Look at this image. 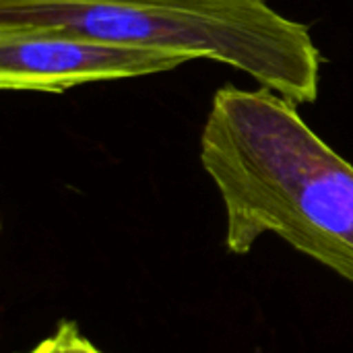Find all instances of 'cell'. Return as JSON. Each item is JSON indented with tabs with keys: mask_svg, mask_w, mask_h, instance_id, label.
Masks as SVG:
<instances>
[{
	"mask_svg": "<svg viewBox=\"0 0 353 353\" xmlns=\"http://www.w3.org/2000/svg\"><path fill=\"white\" fill-rule=\"evenodd\" d=\"M0 29L66 31L211 58L294 103L319 99L323 56L308 25L267 0H0Z\"/></svg>",
	"mask_w": 353,
	"mask_h": 353,
	"instance_id": "obj_2",
	"label": "cell"
},
{
	"mask_svg": "<svg viewBox=\"0 0 353 353\" xmlns=\"http://www.w3.org/2000/svg\"><path fill=\"white\" fill-rule=\"evenodd\" d=\"M64 337H66V350L68 353H103L99 347H95L87 337L81 335V331L77 329L74 323H60Z\"/></svg>",
	"mask_w": 353,
	"mask_h": 353,
	"instance_id": "obj_4",
	"label": "cell"
},
{
	"mask_svg": "<svg viewBox=\"0 0 353 353\" xmlns=\"http://www.w3.org/2000/svg\"><path fill=\"white\" fill-rule=\"evenodd\" d=\"M201 163L221 196L232 254L277 236L353 283V165L298 103L223 85L201 132Z\"/></svg>",
	"mask_w": 353,
	"mask_h": 353,
	"instance_id": "obj_1",
	"label": "cell"
},
{
	"mask_svg": "<svg viewBox=\"0 0 353 353\" xmlns=\"http://www.w3.org/2000/svg\"><path fill=\"white\" fill-rule=\"evenodd\" d=\"M190 56L105 41L66 31L0 29V89L62 93L66 89L176 70Z\"/></svg>",
	"mask_w": 353,
	"mask_h": 353,
	"instance_id": "obj_3",
	"label": "cell"
},
{
	"mask_svg": "<svg viewBox=\"0 0 353 353\" xmlns=\"http://www.w3.org/2000/svg\"><path fill=\"white\" fill-rule=\"evenodd\" d=\"M25 353H68V350H66V337H64L62 327L58 325L56 331L50 337H46L43 341H39L35 347H31L29 352Z\"/></svg>",
	"mask_w": 353,
	"mask_h": 353,
	"instance_id": "obj_5",
	"label": "cell"
}]
</instances>
